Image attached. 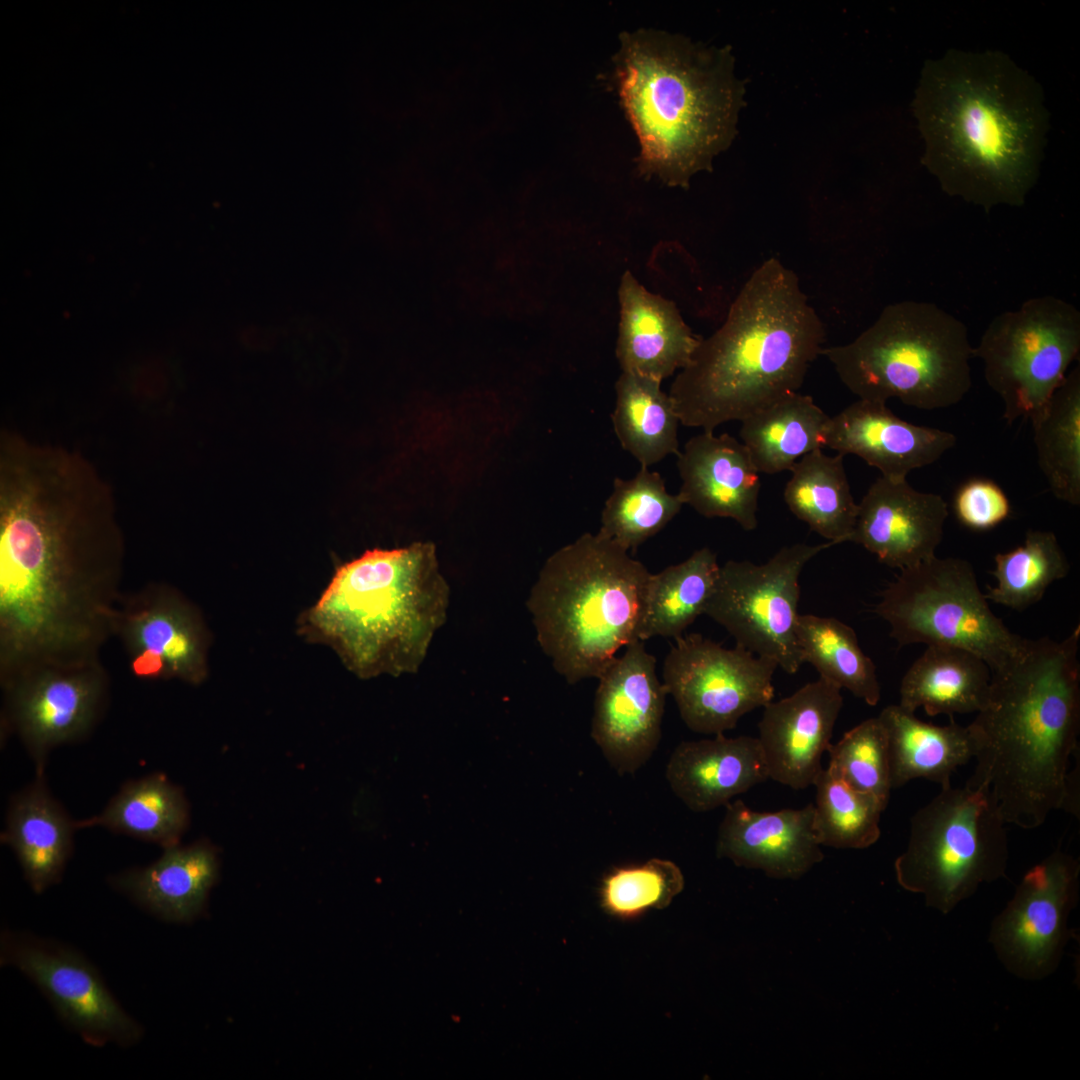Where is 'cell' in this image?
Segmentation results:
<instances>
[{"label": "cell", "instance_id": "obj_1", "mask_svg": "<svg viewBox=\"0 0 1080 1080\" xmlns=\"http://www.w3.org/2000/svg\"><path fill=\"white\" fill-rule=\"evenodd\" d=\"M113 491L80 452L0 434V682L101 659L123 596Z\"/></svg>", "mask_w": 1080, "mask_h": 1080}, {"label": "cell", "instance_id": "obj_2", "mask_svg": "<svg viewBox=\"0 0 1080 1080\" xmlns=\"http://www.w3.org/2000/svg\"><path fill=\"white\" fill-rule=\"evenodd\" d=\"M912 106L923 164L946 194L986 212L1025 203L1049 127L1032 75L1001 51L951 49L924 63Z\"/></svg>", "mask_w": 1080, "mask_h": 1080}, {"label": "cell", "instance_id": "obj_3", "mask_svg": "<svg viewBox=\"0 0 1080 1080\" xmlns=\"http://www.w3.org/2000/svg\"><path fill=\"white\" fill-rule=\"evenodd\" d=\"M1079 642V626L1060 641L1027 639L991 672L988 701L967 725L976 766L966 784L988 790L1006 824L1035 829L1058 810L1079 817Z\"/></svg>", "mask_w": 1080, "mask_h": 1080}, {"label": "cell", "instance_id": "obj_4", "mask_svg": "<svg viewBox=\"0 0 1080 1080\" xmlns=\"http://www.w3.org/2000/svg\"><path fill=\"white\" fill-rule=\"evenodd\" d=\"M824 338L797 275L766 260L674 379L669 395L680 423L713 432L798 392Z\"/></svg>", "mask_w": 1080, "mask_h": 1080}, {"label": "cell", "instance_id": "obj_5", "mask_svg": "<svg viewBox=\"0 0 1080 1080\" xmlns=\"http://www.w3.org/2000/svg\"><path fill=\"white\" fill-rule=\"evenodd\" d=\"M618 93L640 143V175L688 188L735 133L743 85L729 47H707L652 28L623 32Z\"/></svg>", "mask_w": 1080, "mask_h": 1080}, {"label": "cell", "instance_id": "obj_6", "mask_svg": "<svg viewBox=\"0 0 1080 1080\" xmlns=\"http://www.w3.org/2000/svg\"><path fill=\"white\" fill-rule=\"evenodd\" d=\"M450 590L435 547L373 549L340 566L300 631L360 678L416 673L447 618Z\"/></svg>", "mask_w": 1080, "mask_h": 1080}, {"label": "cell", "instance_id": "obj_7", "mask_svg": "<svg viewBox=\"0 0 1080 1080\" xmlns=\"http://www.w3.org/2000/svg\"><path fill=\"white\" fill-rule=\"evenodd\" d=\"M651 573L598 533L553 553L527 599L537 642L570 684L598 678L635 640Z\"/></svg>", "mask_w": 1080, "mask_h": 1080}, {"label": "cell", "instance_id": "obj_8", "mask_svg": "<svg viewBox=\"0 0 1080 1080\" xmlns=\"http://www.w3.org/2000/svg\"><path fill=\"white\" fill-rule=\"evenodd\" d=\"M965 324L936 304L905 300L886 306L850 343L822 349L859 399L934 410L959 403L972 386Z\"/></svg>", "mask_w": 1080, "mask_h": 1080}, {"label": "cell", "instance_id": "obj_9", "mask_svg": "<svg viewBox=\"0 0 1080 1080\" xmlns=\"http://www.w3.org/2000/svg\"><path fill=\"white\" fill-rule=\"evenodd\" d=\"M1006 825L988 790L941 788L911 818L907 846L894 862L898 884L951 912L981 884L1006 876Z\"/></svg>", "mask_w": 1080, "mask_h": 1080}, {"label": "cell", "instance_id": "obj_10", "mask_svg": "<svg viewBox=\"0 0 1080 1080\" xmlns=\"http://www.w3.org/2000/svg\"><path fill=\"white\" fill-rule=\"evenodd\" d=\"M873 611L890 627L899 647L947 645L965 649L991 672L1013 661L1026 640L990 609L972 565L936 555L900 569L879 594Z\"/></svg>", "mask_w": 1080, "mask_h": 1080}, {"label": "cell", "instance_id": "obj_11", "mask_svg": "<svg viewBox=\"0 0 1080 1080\" xmlns=\"http://www.w3.org/2000/svg\"><path fill=\"white\" fill-rule=\"evenodd\" d=\"M1079 352L1080 312L1046 295L994 317L972 355L983 361L986 382L1012 424L1032 420L1044 409Z\"/></svg>", "mask_w": 1080, "mask_h": 1080}, {"label": "cell", "instance_id": "obj_12", "mask_svg": "<svg viewBox=\"0 0 1080 1080\" xmlns=\"http://www.w3.org/2000/svg\"><path fill=\"white\" fill-rule=\"evenodd\" d=\"M833 545L784 546L763 564L727 561L704 614L724 627L736 645L795 674L804 664L796 634L799 578L813 557Z\"/></svg>", "mask_w": 1080, "mask_h": 1080}, {"label": "cell", "instance_id": "obj_13", "mask_svg": "<svg viewBox=\"0 0 1080 1080\" xmlns=\"http://www.w3.org/2000/svg\"><path fill=\"white\" fill-rule=\"evenodd\" d=\"M0 965L26 976L66 1027L85 1043L127 1048L143 1038L142 1025L122 1007L97 968L77 949L5 928L0 934Z\"/></svg>", "mask_w": 1080, "mask_h": 1080}, {"label": "cell", "instance_id": "obj_14", "mask_svg": "<svg viewBox=\"0 0 1080 1080\" xmlns=\"http://www.w3.org/2000/svg\"><path fill=\"white\" fill-rule=\"evenodd\" d=\"M777 664L736 645L725 648L701 634L675 639L663 662L662 682L693 732L722 734L774 697Z\"/></svg>", "mask_w": 1080, "mask_h": 1080}, {"label": "cell", "instance_id": "obj_15", "mask_svg": "<svg viewBox=\"0 0 1080 1080\" xmlns=\"http://www.w3.org/2000/svg\"><path fill=\"white\" fill-rule=\"evenodd\" d=\"M0 684L2 730L17 734L41 770L53 748L85 737L99 722L110 676L98 659L35 666Z\"/></svg>", "mask_w": 1080, "mask_h": 1080}, {"label": "cell", "instance_id": "obj_16", "mask_svg": "<svg viewBox=\"0 0 1080 1080\" xmlns=\"http://www.w3.org/2000/svg\"><path fill=\"white\" fill-rule=\"evenodd\" d=\"M1079 875V861L1058 849L1023 876L989 936L1011 973L1039 980L1058 966L1068 940L1067 919L1078 900Z\"/></svg>", "mask_w": 1080, "mask_h": 1080}, {"label": "cell", "instance_id": "obj_17", "mask_svg": "<svg viewBox=\"0 0 1080 1080\" xmlns=\"http://www.w3.org/2000/svg\"><path fill=\"white\" fill-rule=\"evenodd\" d=\"M114 637L139 679L198 685L207 678L209 631L200 611L170 584L149 582L123 594Z\"/></svg>", "mask_w": 1080, "mask_h": 1080}, {"label": "cell", "instance_id": "obj_18", "mask_svg": "<svg viewBox=\"0 0 1080 1080\" xmlns=\"http://www.w3.org/2000/svg\"><path fill=\"white\" fill-rule=\"evenodd\" d=\"M625 648L597 678L591 721L593 741L619 775L635 773L657 749L668 695L644 641Z\"/></svg>", "mask_w": 1080, "mask_h": 1080}, {"label": "cell", "instance_id": "obj_19", "mask_svg": "<svg viewBox=\"0 0 1080 1080\" xmlns=\"http://www.w3.org/2000/svg\"><path fill=\"white\" fill-rule=\"evenodd\" d=\"M841 690L819 677L763 707L757 738L770 779L796 790L814 785L843 706Z\"/></svg>", "mask_w": 1080, "mask_h": 1080}, {"label": "cell", "instance_id": "obj_20", "mask_svg": "<svg viewBox=\"0 0 1080 1080\" xmlns=\"http://www.w3.org/2000/svg\"><path fill=\"white\" fill-rule=\"evenodd\" d=\"M947 517L942 496L881 476L858 504L850 542L900 570L935 556Z\"/></svg>", "mask_w": 1080, "mask_h": 1080}, {"label": "cell", "instance_id": "obj_21", "mask_svg": "<svg viewBox=\"0 0 1080 1080\" xmlns=\"http://www.w3.org/2000/svg\"><path fill=\"white\" fill-rule=\"evenodd\" d=\"M725 809L718 829L717 857L777 879H798L823 860L813 804L761 812L735 800Z\"/></svg>", "mask_w": 1080, "mask_h": 1080}, {"label": "cell", "instance_id": "obj_22", "mask_svg": "<svg viewBox=\"0 0 1080 1080\" xmlns=\"http://www.w3.org/2000/svg\"><path fill=\"white\" fill-rule=\"evenodd\" d=\"M956 441L951 432L907 422L885 402L864 399L830 417L824 435V447L856 455L892 481L933 464Z\"/></svg>", "mask_w": 1080, "mask_h": 1080}, {"label": "cell", "instance_id": "obj_23", "mask_svg": "<svg viewBox=\"0 0 1080 1080\" xmlns=\"http://www.w3.org/2000/svg\"><path fill=\"white\" fill-rule=\"evenodd\" d=\"M679 495L707 518H730L744 530L758 525L759 471L747 447L729 434L704 431L678 454Z\"/></svg>", "mask_w": 1080, "mask_h": 1080}, {"label": "cell", "instance_id": "obj_24", "mask_svg": "<svg viewBox=\"0 0 1080 1080\" xmlns=\"http://www.w3.org/2000/svg\"><path fill=\"white\" fill-rule=\"evenodd\" d=\"M616 357L622 372L662 382L683 369L700 342L675 303L653 294L626 271L618 289Z\"/></svg>", "mask_w": 1080, "mask_h": 1080}, {"label": "cell", "instance_id": "obj_25", "mask_svg": "<svg viewBox=\"0 0 1080 1080\" xmlns=\"http://www.w3.org/2000/svg\"><path fill=\"white\" fill-rule=\"evenodd\" d=\"M665 777L673 793L694 812L725 806L769 778L758 738L724 733L679 743Z\"/></svg>", "mask_w": 1080, "mask_h": 1080}, {"label": "cell", "instance_id": "obj_26", "mask_svg": "<svg viewBox=\"0 0 1080 1080\" xmlns=\"http://www.w3.org/2000/svg\"><path fill=\"white\" fill-rule=\"evenodd\" d=\"M217 852L207 842L173 845L145 867L125 870L110 885L163 921L185 923L197 918L218 877Z\"/></svg>", "mask_w": 1080, "mask_h": 1080}, {"label": "cell", "instance_id": "obj_27", "mask_svg": "<svg viewBox=\"0 0 1080 1080\" xmlns=\"http://www.w3.org/2000/svg\"><path fill=\"white\" fill-rule=\"evenodd\" d=\"M73 823L39 777L10 804L4 842L35 893L57 883L72 851Z\"/></svg>", "mask_w": 1080, "mask_h": 1080}, {"label": "cell", "instance_id": "obj_28", "mask_svg": "<svg viewBox=\"0 0 1080 1080\" xmlns=\"http://www.w3.org/2000/svg\"><path fill=\"white\" fill-rule=\"evenodd\" d=\"M991 670L977 655L954 646L928 645L904 674L899 705L929 716L981 711L989 697Z\"/></svg>", "mask_w": 1080, "mask_h": 1080}, {"label": "cell", "instance_id": "obj_29", "mask_svg": "<svg viewBox=\"0 0 1080 1080\" xmlns=\"http://www.w3.org/2000/svg\"><path fill=\"white\" fill-rule=\"evenodd\" d=\"M878 717L888 736L892 789L919 778L950 786L952 774L974 757L968 726L953 719L944 726L926 723L899 704L888 705Z\"/></svg>", "mask_w": 1080, "mask_h": 1080}, {"label": "cell", "instance_id": "obj_30", "mask_svg": "<svg viewBox=\"0 0 1080 1080\" xmlns=\"http://www.w3.org/2000/svg\"><path fill=\"white\" fill-rule=\"evenodd\" d=\"M829 420L811 396L795 392L742 420L740 436L758 471L776 474L824 447Z\"/></svg>", "mask_w": 1080, "mask_h": 1080}, {"label": "cell", "instance_id": "obj_31", "mask_svg": "<svg viewBox=\"0 0 1080 1080\" xmlns=\"http://www.w3.org/2000/svg\"><path fill=\"white\" fill-rule=\"evenodd\" d=\"M843 457L826 455L822 448L806 454L791 468L784 489L791 513L835 544L850 541L858 512Z\"/></svg>", "mask_w": 1080, "mask_h": 1080}, {"label": "cell", "instance_id": "obj_32", "mask_svg": "<svg viewBox=\"0 0 1080 1080\" xmlns=\"http://www.w3.org/2000/svg\"><path fill=\"white\" fill-rule=\"evenodd\" d=\"M615 391L611 418L622 448L647 468L670 454L678 456L680 419L670 395L661 389V382L622 372Z\"/></svg>", "mask_w": 1080, "mask_h": 1080}, {"label": "cell", "instance_id": "obj_33", "mask_svg": "<svg viewBox=\"0 0 1080 1080\" xmlns=\"http://www.w3.org/2000/svg\"><path fill=\"white\" fill-rule=\"evenodd\" d=\"M720 566L708 547L652 574L647 585L640 640L677 639L702 614L714 590Z\"/></svg>", "mask_w": 1080, "mask_h": 1080}, {"label": "cell", "instance_id": "obj_34", "mask_svg": "<svg viewBox=\"0 0 1080 1080\" xmlns=\"http://www.w3.org/2000/svg\"><path fill=\"white\" fill-rule=\"evenodd\" d=\"M188 819L180 789L155 774L126 784L99 815L76 825L105 827L167 848L178 844Z\"/></svg>", "mask_w": 1080, "mask_h": 1080}, {"label": "cell", "instance_id": "obj_35", "mask_svg": "<svg viewBox=\"0 0 1080 1080\" xmlns=\"http://www.w3.org/2000/svg\"><path fill=\"white\" fill-rule=\"evenodd\" d=\"M1038 465L1053 495L1080 504V367L1073 368L1031 420Z\"/></svg>", "mask_w": 1080, "mask_h": 1080}, {"label": "cell", "instance_id": "obj_36", "mask_svg": "<svg viewBox=\"0 0 1080 1080\" xmlns=\"http://www.w3.org/2000/svg\"><path fill=\"white\" fill-rule=\"evenodd\" d=\"M796 634L803 663H810L819 677L870 706L878 704L881 688L876 666L861 649L852 627L834 617L802 614Z\"/></svg>", "mask_w": 1080, "mask_h": 1080}, {"label": "cell", "instance_id": "obj_37", "mask_svg": "<svg viewBox=\"0 0 1080 1080\" xmlns=\"http://www.w3.org/2000/svg\"><path fill=\"white\" fill-rule=\"evenodd\" d=\"M683 505L679 494L667 491L659 473L641 467L631 479H614L598 534L628 552H635L660 532Z\"/></svg>", "mask_w": 1080, "mask_h": 1080}, {"label": "cell", "instance_id": "obj_38", "mask_svg": "<svg viewBox=\"0 0 1080 1080\" xmlns=\"http://www.w3.org/2000/svg\"><path fill=\"white\" fill-rule=\"evenodd\" d=\"M995 586L987 587V600L1013 610H1024L1041 600L1047 588L1067 576L1069 561L1051 531L1029 530L1022 545L994 557Z\"/></svg>", "mask_w": 1080, "mask_h": 1080}, {"label": "cell", "instance_id": "obj_39", "mask_svg": "<svg viewBox=\"0 0 1080 1080\" xmlns=\"http://www.w3.org/2000/svg\"><path fill=\"white\" fill-rule=\"evenodd\" d=\"M813 786L814 829L821 846L865 849L878 841L886 804L852 788L828 768H823Z\"/></svg>", "mask_w": 1080, "mask_h": 1080}, {"label": "cell", "instance_id": "obj_40", "mask_svg": "<svg viewBox=\"0 0 1080 1080\" xmlns=\"http://www.w3.org/2000/svg\"><path fill=\"white\" fill-rule=\"evenodd\" d=\"M685 885L671 860L651 858L641 864L613 867L602 878L598 898L603 912L622 922L640 919L668 907Z\"/></svg>", "mask_w": 1080, "mask_h": 1080}, {"label": "cell", "instance_id": "obj_41", "mask_svg": "<svg viewBox=\"0 0 1080 1080\" xmlns=\"http://www.w3.org/2000/svg\"><path fill=\"white\" fill-rule=\"evenodd\" d=\"M827 752L831 772L852 788L888 804L892 790L888 736L878 716L847 731Z\"/></svg>", "mask_w": 1080, "mask_h": 1080}, {"label": "cell", "instance_id": "obj_42", "mask_svg": "<svg viewBox=\"0 0 1080 1080\" xmlns=\"http://www.w3.org/2000/svg\"><path fill=\"white\" fill-rule=\"evenodd\" d=\"M953 510L963 526L987 531L1009 517L1011 504L997 483L987 478H972L957 489Z\"/></svg>", "mask_w": 1080, "mask_h": 1080}]
</instances>
